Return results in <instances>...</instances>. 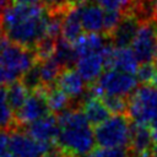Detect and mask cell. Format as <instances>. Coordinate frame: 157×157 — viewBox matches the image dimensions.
<instances>
[{"label": "cell", "mask_w": 157, "mask_h": 157, "mask_svg": "<svg viewBox=\"0 0 157 157\" xmlns=\"http://www.w3.org/2000/svg\"><path fill=\"white\" fill-rule=\"evenodd\" d=\"M49 11L43 5L11 4L0 15V28L11 43L33 50L47 37Z\"/></svg>", "instance_id": "obj_1"}, {"label": "cell", "mask_w": 157, "mask_h": 157, "mask_svg": "<svg viewBox=\"0 0 157 157\" xmlns=\"http://www.w3.org/2000/svg\"><path fill=\"white\" fill-rule=\"evenodd\" d=\"M58 146L67 155H86L94 148V131L91 130L85 113L78 108H67L58 114Z\"/></svg>", "instance_id": "obj_2"}, {"label": "cell", "mask_w": 157, "mask_h": 157, "mask_svg": "<svg viewBox=\"0 0 157 157\" xmlns=\"http://www.w3.org/2000/svg\"><path fill=\"white\" fill-rule=\"evenodd\" d=\"M131 136V124L126 114H115L104 123L96 126V144L103 148L129 147Z\"/></svg>", "instance_id": "obj_3"}, {"label": "cell", "mask_w": 157, "mask_h": 157, "mask_svg": "<svg viewBox=\"0 0 157 157\" xmlns=\"http://www.w3.org/2000/svg\"><path fill=\"white\" fill-rule=\"evenodd\" d=\"M137 77L134 74H128L118 70H105L91 87V94L97 97H128L135 92Z\"/></svg>", "instance_id": "obj_4"}, {"label": "cell", "mask_w": 157, "mask_h": 157, "mask_svg": "<svg viewBox=\"0 0 157 157\" xmlns=\"http://www.w3.org/2000/svg\"><path fill=\"white\" fill-rule=\"evenodd\" d=\"M128 117L134 124L148 126L157 119V87L141 85L129 98Z\"/></svg>", "instance_id": "obj_5"}, {"label": "cell", "mask_w": 157, "mask_h": 157, "mask_svg": "<svg viewBox=\"0 0 157 157\" xmlns=\"http://www.w3.org/2000/svg\"><path fill=\"white\" fill-rule=\"evenodd\" d=\"M37 56L33 50L10 43L0 53V65L7 71L15 81L22 78V76L37 64Z\"/></svg>", "instance_id": "obj_6"}, {"label": "cell", "mask_w": 157, "mask_h": 157, "mask_svg": "<svg viewBox=\"0 0 157 157\" xmlns=\"http://www.w3.org/2000/svg\"><path fill=\"white\" fill-rule=\"evenodd\" d=\"M131 49L139 61L151 64L157 55V28L155 23L144 21L131 43Z\"/></svg>", "instance_id": "obj_7"}, {"label": "cell", "mask_w": 157, "mask_h": 157, "mask_svg": "<svg viewBox=\"0 0 157 157\" xmlns=\"http://www.w3.org/2000/svg\"><path fill=\"white\" fill-rule=\"evenodd\" d=\"M50 113L47 98H45V86H40L28 96L27 101L22 108L15 114L16 128L20 125H28Z\"/></svg>", "instance_id": "obj_8"}, {"label": "cell", "mask_w": 157, "mask_h": 157, "mask_svg": "<svg viewBox=\"0 0 157 157\" xmlns=\"http://www.w3.org/2000/svg\"><path fill=\"white\" fill-rule=\"evenodd\" d=\"M50 150V144L40 142L27 132L15 130L10 134V152L17 157H44Z\"/></svg>", "instance_id": "obj_9"}, {"label": "cell", "mask_w": 157, "mask_h": 157, "mask_svg": "<svg viewBox=\"0 0 157 157\" xmlns=\"http://www.w3.org/2000/svg\"><path fill=\"white\" fill-rule=\"evenodd\" d=\"M139 61L130 47L115 48L113 44L105 53V70H118L136 75Z\"/></svg>", "instance_id": "obj_10"}, {"label": "cell", "mask_w": 157, "mask_h": 157, "mask_svg": "<svg viewBox=\"0 0 157 157\" xmlns=\"http://www.w3.org/2000/svg\"><path fill=\"white\" fill-rule=\"evenodd\" d=\"M112 44L113 43H110L103 52L91 53L80 56L76 60V70L85 80V82H93L103 74V69H105V53Z\"/></svg>", "instance_id": "obj_11"}, {"label": "cell", "mask_w": 157, "mask_h": 157, "mask_svg": "<svg viewBox=\"0 0 157 157\" xmlns=\"http://www.w3.org/2000/svg\"><path fill=\"white\" fill-rule=\"evenodd\" d=\"M59 123L58 118L54 114H48L28 125H26V132L32 136L33 139L40 141L52 144L58 140L59 136Z\"/></svg>", "instance_id": "obj_12"}, {"label": "cell", "mask_w": 157, "mask_h": 157, "mask_svg": "<svg viewBox=\"0 0 157 157\" xmlns=\"http://www.w3.org/2000/svg\"><path fill=\"white\" fill-rule=\"evenodd\" d=\"M141 23L142 22L140 21V18H137L135 15H125L117 28L109 36L113 45L115 48L130 47Z\"/></svg>", "instance_id": "obj_13"}, {"label": "cell", "mask_w": 157, "mask_h": 157, "mask_svg": "<svg viewBox=\"0 0 157 157\" xmlns=\"http://www.w3.org/2000/svg\"><path fill=\"white\" fill-rule=\"evenodd\" d=\"M81 25L87 33L104 34V10L92 2H83L78 5Z\"/></svg>", "instance_id": "obj_14"}, {"label": "cell", "mask_w": 157, "mask_h": 157, "mask_svg": "<svg viewBox=\"0 0 157 157\" xmlns=\"http://www.w3.org/2000/svg\"><path fill=\"white\" fill-rule=\"evenodd\" d=\"M70 99H76L85 91V80L76 69L65 67L59 75L55 83Z\"/></svg>", "instance_id": "obj_15"}, {"label": "cell", "mask_w": 157, "mask_h": 157, "mask_svg": "<svg viewBox=\"0 0 157 157\" xmlns=\"http://www.w3.org/2000/svg\"><path fill=\"white\" fill-rule=\"evenodd\" d=\"M153 136L151 129L146 125L131 124V136L129 144V151L132 153H150L153 146Z\"/></svg>", "instance_id": "obj_16"}, {"label": "cell", "mask_w": 157, "mask_h": 157, "mask_svg": "<svg viewBox=\"0 0 157 157\" xmlns=\"http://www.w3.org/2000/svg\"><path fill=\"white\" fill-rule=\"evenodd\" d=\"M82 25L80 17V10L77 6H71L63 17V28L61 34L65 40L74 44L81 36H82Z\"/></svg>", "instance_id": "obj_17"}, {"label": "cell", "mask_w": 157, "mask_h": 157, "mask_svg": "<svg viewBox=\"0 0 157 157\" xmlns=\"http://www.w3.org/2000/svg\"><path fill=\"white\" fill-rule=\"evenodd\" d=\"M82 112L85 113L90 125H94V126H98L102 123H104L110 115V112L103 103L102 98L93 94L85 99Z\"/></svg>", "instance_id": "obj_18"}, {"label": "cell", "mask_w": 157, "mask_h": 157, "mask_svg": "<svg viewBox=\"0 0 157 157\" xmlns=\"http://www.w3.org/2000/svg\"><path fill=\"white\" fill-rule=\"evenodd\" d=\"M37 65H38L42 85L47 87L54 86V82H56L59 75L63 71V67L60 66V64L54 58H49L45 60L37 61Z\"/></svg>", "instance_id": "obj_19"}, {"label": "cell", "mask_w": 157, "mask_h": 157, "mask_svg": "<svg viewBox=\"0 0 157 157\" xmlns=\"http://www.w3.org/2000/svg\"><path fill=\"white\" fill-rule=\"evenodd\" d=\"M45 98L49 107V110L53 113H61L67 109L70 98L56 86H45Z\"/></svg>", "instance_id": "obj_20"}, {"label": "cell", "mask_w": 157, "mask_h": 157, "mask_svg": "<svg viewBox=\"0 0 157 157\" xmlns=\"http://www.w3.org/2000/svg\"><path fill=\"white\" fill-rule=\"evenodd\" d=\"M28 93H29V90L23 85L22 81H16L9 85L6 90L7 102L13 112H18L22 108V105L25 104V102L29 96Z\"/></svg>", "instance_id": "obj_21"}, {"label": "cell", "mask_w": 157, "mask_h": 157, "mask_svg": "<svg viewBox=\"0 0 157 157\" xmlns=\"http://www.w3.org/2000/svg\"><path fill=\"white\" fill-rule=\"evenodd\" d=\"M53 58L60 64V66L63 69L70 67V65L76 63V60H77L74 45L71 43H69L67 40H65L64 38H58Z\"/></svg>", "instance_id": "obj_22"}, {"label": "cell", "mask_w": 157, "mask_h": 157, "mask_svg": "<svg viewBox=\"0 0 157 157\" xmlns=\"http://www.w3.org/2000/svg\"><path fill=\"white\" fill-rule=\"evenodd\" d=\"M13 110L9 105L6 90L0 86V129L6 130L9 128H16Z\"/></svg>", "instance_id": "obj_23"}, {"label": "cell", "mask_w": 157, "mask_h": 157, "mask_svg": "<svg viewBox=\"0 0 157 157\" xmlns=\"http://www.w3.org/2000/svg\"><path fill=\"white\" fill-rule=\"evenodd\" d=\"M135 0H96L104 11H115L123 15H131L130 10L134 7Z\"/></svg>", "instance_id": "obj_24"}, {"label": "cell", "mask_w": 157, "mask_h": 157, "mask_svg": "<svg viewBox=\"0 0 157 157\" xmlns=\"http://www.w3.org/2000/svg\"><path fill=\"white\" fill-rule=\"evenodd\" d=\"M136 77L139 82L145 86L157 87V66L151 64H142L139 66Z\"/></svg>", "instance_id": "obj_25"}, {"label": "cell", "mask_w": 157, "mask_h": 157, "mask_svg": "<svg viewBox=\"0 0 157 157\" xmlns=\"http://www.w3.org/2000/svg\"><path fill=\"white\" fill-rule=\"evenodd\" d=\"M105 107L110 113L115 114H126L128 113V104L129 99L126 97H112V96H103L101 97ZM128 115V114H126Z\"/></svg>", "instance_id": "obj_26"}, {"label": "cell", "mask_w": 157, "mask_h": 157, "mask_svg": "<svg viewBox=\"0 0 157 157\" xmlns=\"http://www.w3.org/2000/svg\"><path fill=\"white\" fill-rule=\"evenodd\" d=\"M129 151L126 148H94L87 157H128Z\"/></svg>", "instance_id": "obj_27"}, {"label": "cell", "mask_w": 157, "mask_h": 157, "mask_svg": "<svg viewBox=\"0 0 157 157\" xmlns=\"http://www.w3.org/2000/svg\"><path fill=\"white\" fill-rule=\"evenodd\" d=\"M10 151V134L0 130V157H6Z\"/></svg>", "instance_id": "obj_28"}, {"label": "cell", "mask_w": 157, "mask_h": 157, "mask_svg": "<svg viewBox=\"0 0 157 157\" xmlns=\"http://www.w3.org/2000/svg\"><path fill=\"white\" fill-rule=\"evenodd\" d=\"M9 45V42H7V37L5 36V33L1 31L0 28V53Z\"/></svg>", "instance_id": "obj_29"}, {"label": "cell", "mask_w": 157, "mask_h": 157, "mask_svg": "<svg viewBox=\"0 0 157 157\" xmlns=\"http://www.w3.org/2000/svg\"><path fill=\"white\" fill-rule=\"evenodd\" d=\"M151 5H152V16H153V23L157 28V0H151Z\"/></svg>", "instance_id": "obj_30"}, {"label": "cell", "mask_w": 157, "mask_h": 157, "mask_svg": "<svg viewBox=\"0 0 157 157\" xmlns=\"http://www.w3.org/2000/svg\"><path fill=\"white\" fill-rule=\"evenodd\" d=\"M150 129H151V132H152L153 140L157 142V119H156V120H153V121L150 124Z\"/></svg>", "instance_id": "obj_31"}, {"label": "cell", "mask_w": 157, "mask_h": 157, "mask_svg": "<svg viewBox=\"0 0 157 157\" xmlns=\"http://www.w3.org/2000/svg\"><path fill=\"white\" fill-rule=\"evenodd\" d=\"M15 2H17V4H27V5H34V4H37L39 0H13Z\"/></svg>", "instance_id": "obj_32"}, {"label": "cell", "mask_w": 157, "mask_h": 157, "mask_svg": "<svg viewBox=\"0 0 157 157\" xmlns=\"http://www.w3.org/2000/svg\"><path fill=\"white\" fill-rule=\"evenodd\" d=\"M128 157H151V153H142V155H140V153H132V152L129 151V156Z\"/></svg>", "instance_id": "obj_33"}, {"label": "cell", "mask_w": 157, "mask_h": 157, "mask_svg": "<svg viewBox=\"0 0 157 157\" xmlns=\"http://www.w3.org/2000/svg\"><path fill=\"white\" fill-rule=\"evenodd\" d=\"M151 157H157V142H155L153 144V146H152V150H151Z\"/></svg>", "instance_id": "obj_34"}, {"label": "cell", "mask_w": 157, "mask_h": 157, "mask_svg": "<svg viewBox=\"0 0 157 157\" xmlns=\"http://www.w3.org/2000/svg\"><path fill=\"white\" fill-rule=\"evenodd\" d=\"M72 1H75V2H77V4H78V2H81V4H83V2H88L90 0H72Z\"/></svg>", "instance_id": "obj_35"}, {"label": "cell", "mask_w": 157, "mask_h": 157, "mask_svg": "<svg viewBox=\"0 0 157 157\" xmlns=\"http://www.w3.org/2000/svg\"><path fill=\"white\" fill-rule=\"evenodd\" d=\"M67 157H83V156H81V155H70Z\"/></svg>", "instance_id": "obj_36"}, {"label": "cell", "mask_w": 157, "mask_h": 157, "mask_svg": "<svg viewBox=\"0 0 157 157\" xmlns=\"http://www.w3.org/2000/svg\"><path fill=\"white\" fill-rule=\"evenodd\" d=\"M6 157H17V156H15V155H12V153H9Z\"/></svg>", "instance_id": "obj_37"}, {"label": "cell", "mask_w": 157, "mask_h": 157, "mask_svg": "<svg viewBox=\"0 0 157 157\" xmlns=\"http://www.w3.org/2000/svg\"><path fill=\"white\" fill-rule=\"evenodd\" d=\"M155 65L157 66V55H156V59H155Z\"/></svg>", "instance_id": "obj_38"}, {"label": "cell", "mask_w": 157, "mask_h": 157, "mask_svg": "<svg viewBox=\"0 0 157 157\" xmlns=\"http://www.w3.org/2000/svg\"><path fill=\"white\" fill-rule=\"evenodd\" d=\"M47 157H48V156H47Z\"/></svg>", "instance_id": "obj_39"}]
</instances>
